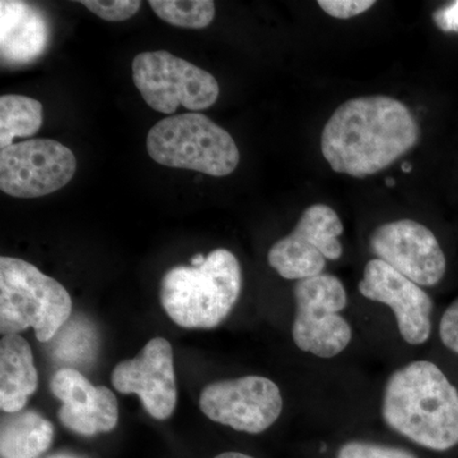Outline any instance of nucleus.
Returning <instances> with one entry per match:
<instances>
[{
    "label": "nucleus",
    "mask_w": 458,
    "mask_h": 458,
    "mask_svg": "<svg viewBox=\"0 0 458 458\" xmlns=\"http://www.w3.org/2000/svg\"><path fill=\"white\" fill-rule=\"evenodd\" d=\"M418 140V123L406 105L367 96L336 108L322 131L321 150L333 171L363 179L393 165Z\"/></svg>",
    "instance_id": "nucleus-1"
},
{
    "label": "nucleus",
    "mask_w": 458,
    "mask_h": 458,
    "mask_svg": "<svg viewBox=\"0 0 458 458\" xmlns=\"http://www.w3.org/2000/svg\"><path fill=\"white\" fill-rule=\"evenodd\" d=\"M382 418L420 447L451 450L458 445L457 388L432 361H411L386 382Z\"/></svg>",
    "instance_id": "nucleus-2"
},
{
    "label": "nucleus",
    "mask_w": 458,
    "mask_h": 458,
    "mask_svg": "<svg viewBox=\"0 0 458 458\" xmlns=\"http://www.w3.org/2000/svg\"><path fill=\"white\" fill-rule=\"evenodd\" d=\"M242 274L236 256L216 249L199 267L180 265L165 274L159 298L174 324L185 328L219 327L237 303Z\"/></svg>",
    "instance_id": "nucleus-3"
},
{
    "label": "nucleus",
    "mask_w": 458,
    "mask_h": 458,
    "mask_svg": "<svg viewBox=\"0 0 458 458\" xmlns=\"http://www.w3.org/2000/svg\"><path fill=\"white\" fill-rule=\"evenodd\" d=\"M72 300L57 280L22 259L0 258V333L35 330L36 339L49 342L68 321Z\"/></svg>",
    "instance_id": "nucleus-4"
},
{
    "label": "nucleus",
    "mask_w": 458,
    "mask_h": 458,
    "mask_svg": "<svg viewBox=\"0 0 458 458\" xmlns=\"http://www.w3.org/2000/svg\"><path fill=\"white\" fill-rule=\"evenodd\" d=\"M148 155L165 167L228 176L240 164V150L231 134L203 114L165 117L147 137Z\"/></svg>",
    "instance_id": "nucleus-5"
},
{
    "label": "nucleus",
    "mask_w": 458,
    "mask_h": 458,
    "mask_svg": "<svg viewBox=\"0 0 458 458\" xmlns=\"http://www.w3.org/2000/svg\"><path fill=\"white\" fill-rule=\"evenodd\" d=\"M132 80L148 106L172 114L180 106L200 111L216 104L219 84L212 74L168 51H147L132 60Z\"/></svg>",
    "instance_id": "nucleus-6"
},
{
    "label": "nucleus",
    "mask_w": 458,
    "mask_h": 458,
    "mask_svg": "<svg viewBox=\"0 0 458 458\" xmlns=\"http://www.w3.org/2000/svg\"><path fill=\"white\" fill-rule=\"evenodd\" d=\"M294 298L292 336L301 351L328 360L348 348L352 331L339 313L348 303L342 280L324 273L298 280Z\"/></svg>",
    "instance_id": "nucleus-7"
},
{
    "label": "nucleus",
    "mask_w": 458,
    "mask_h": 458,
    "mask_svg": "<svg viewBox=\"0 0 458 458\" xmlns=\"http://www.w3.org/2000/svg\"><path fill=\"white\" fill-rule=\"evenodd\" d=\"M77 171V158L64 144L29 140L0 149V189L9 197H47L64 188Z\"/></svg>",
    "instance_id": "nucleus-8"
},
{
    "label": "nucleus",
    "mask_w": 458,
    "mask_h": 458,
    "mask_svg": "<svg viewBox=\"0 0 458 458\" xmlns=\"http://www.w3.org/2000/svg\"><path fill=\"white\" fill-rule=\"evenodd\" d=\"M199 405L216 423L237 432L260 434L278 420L283 397L271 379L245 376L208 385L201 391Z\"/></svg>",
    "instance_id": "nucleus-9"
},
{
    "label": "nucleus",
    "mask_w": 458,
    "mask_h": 458,
    "mask_svg": "<svg viewBox=\"0 0 458 458\" xmlns=\"http://www.w3.org/2000/svg\"><path fill=\"white\" fill-rule=\"evenodd\" d=\"M370 250L379 260L420 286L438 284L447 261L432 231L411 219L388 222L375 229Z\"/></svg>",
    "instance_id": "nucleus-10"
},
{
    "label": "nucleus",
    "mask_w": 458,
    "mask_h": 458,
    "mask_svg": "<svg viewBox=\"0 0 458 458\" xmlns=\"http://www.w3.org/2000/svg\"><path fill=\"white\" fill-rule=\"evenodd\" d=\"M363 297L390 307L396 318L400 335L411 345H421L432 334L433 301L420 285L375 259L364 267L360 283Z\"/></svg>",
    "instance_id": "nucleus-11"
},
{
    "label": "nucleus",
    "mask_w": 458,
    "mask_h": 458,
    "mask_svg": "<svg viewBox=\"0 0 458 458\" xmlns=\"http://www.w3.org/2000/svg\"><path fill=\"white\" fill-rule=\"evenodd\" d=\"M114 390L135 394L144 409L157 420H165L174 414L177 403L174 352L170 342L155 337L132 360L117 364L111 375Z\"/></svg>",
    "instance_id": "nucleus-12"
},
{
    "label": "nucleus",
    "mask_w": 458,
    "mask_h": 458,
    "mask_svg": "<svg viewBox=\"0 0 458 458\" xmlns=\"http://www.w3.org/2000/svg\"><path fill=\"white\" fill-rule=\"evenodd\" d=\"M51 391L62 401L59 420L72 432L84 437L111 432L119 421V405L110 388L93 386L73 369L57 370Z\"/></svg>",
    "instance_id": "nucleus-13"
},
{
    "label": "nucleus",
    "mask_w": 458,
    "mask_h": 458,
    "mask_svg": "<svg viewBox=\"0 0 458 458\" xmlns=\"http://www.w3.org/2000/svg\"><path fill=\"white\" fill-rule=\"evenodd\" d=\"M50 29L41 9L25 2H0V55L2 64H31L44 55Z\"/></svg>",
    "instance_id": "nucleus-14"
},
{
    "label": "nucleus",
    "mask_w": 458,
    "mask_h": 458,
    "mask_svg": "<svg viewBox=\"0 0 458 458\" xmlns=\"http://www.w3.org/2000/svg\"><path fill=\"white\" fill-rule=\"evenodd\" d=\"M38 387L31 346L17 334L0 342V408L7 414L22 411Z\"/></svg>",
    "instance_id": "nucleus-15"
},
{
    "label": "nucleus",
    "mask_w": 458,
    "mask_h": 458,
    "mask_svg": "<svg viewBox=\"0 0 458 458\" xmlns=\"http://www.w3.org/2000/svg\"><path fill=\"white\" fill-rule=\"evenodd\" d=\"M53 441V424L38 412L22 410L2 419V458H38L49 450Z\"/></svg>",
    "instance_id": "nucleus-16"
},
{
    "label": "nucleus",
    "mask_w": 458,
    "mask_h": 458,
    "mask_svg": "<svg viewBox=\"0 0 458 458\" xmlns=\"http://www.w3.org/2000/svg\"><path fill=\"white\" fill-rule=\"evenodd\" d=\"M267 261L280 276L288 280L312 278L322 274L327 267L325 256L294 232L271 246Z\"/></svg>",
    "instance_id": "nucleus-17"
},
{
    "label": "nucleus",
    "mask_w": 458,
    "mask_h": 458,
    "mask_svg": "<svg viewBox=\"0 0 458 458\" xmlns=\"http://www.w3.org/2000/svg\"><path fill=\"white\" fill-rule=\"evenodd\" d=\"M44 107L38 99L21 95L0 98V149L14 144L17 138L38 134L44 122Z\"/></svg>",
    "instance_id": "nucleus-18"
},
{
    "label": "nucleus",
    "mask_w": 458,
    "mask_h": 458,
    "mask_svg": "<svg viewBox=\"0 0 458 458\" xmlns=\"http://www.w3.org/2000/svg\"><path fill=\"white\" fill-rule=\"evenodd\" d=\"M343 231V223L335 210L324 204L307 208L293 229L294 233L309 240L327 260L342 258L343 246L337 237Z\"/></svg>",
    "instance_id": "nucleus-19"
},
{
    "label": "nucleus",
    "mask_w": 458,
    "mask_h": 458,
    "mask_svg": "<svg viewBox=\"0 0 458 458\" xmlns=\"http://www.w3.org/2000/svg\"><path fill=\"white\" fill-rule=\"evenodd\" d=\"M149 5L165 22L181 29H205L216 17L212 0H150Z\"/></svg>",
    "instance_id": "nucleus-20"
},
{
    "label": "nucleus",
    "mask_w": 458,
    "mask_h": 458,
    "mask_svg": "<svg viewBox=\"0 0 458 458\" xmlns=\"http://www.w3.org/2000/svg\"><path fill=\"white\" fill-rule=\"evenodd\" d=\"M80 3L96 16L108 22L129 20L138 13L141 5L140 0H82Z\"/></svg>",
    "instance_id": "nucleus-21"
},
{
    "label": "nucleus",
    "mask_w": 458,
    "mask_h": 458,
    "mask_svg": "<svg viewBox=\"0 0 458 458\" xmlns=\"http://www.w3.org/2000/svg\"><path fill=\"white\" fill-rule=\"evenodd\" d=\"M336 458H418L411 452L377 443L352 441L345 443Z\"/></svg>",
    "instance_id": "nucleus-22"
},
{
    "label": "nucleus",
    "mask_w": 458,
    "mask_h": 458,
    "mask_svg": "<svg viewBox=\"0 0 458 458\" xmlns=\"http://www.w3.org/2000/svg\"><path fill=\"white\" fill-rule=\"evenodd\" d=\"M376 4L372 0H319L318 5L328 14L339 20L357 17Z\"/></svg>",
    "instance_id": "nucleus-23"
},
{
    "label": "nucleus",
    "mask_w": 458,
    "mask_h": 458,
    "mask_svg": "<svg viewBox=\"0 0 458 458\" xmlns=\"http://www.w3.org/2000/svg\"><path fill=\"white\" fill-rule=\"evenodd\" d=\"M439 336L445 348L458 354V298L443 313L439 324Z\"/></svg>",
    "instance_id": "nucleus-24"
},
{
    "label": "nucleus",
    "mask_w": 458,
    "mask_h": 458,
    "mask_svg": "<svg viewBox=\"0 0 458 458\" xmlns=\"http://www.w3.org/2000/svg\"><path fill=\"white\" fill-rule=\"evenodd\" d=\"M433 21L443 32L458 33V0L437 9L433 13Z\"/></svg>",
    "instance_id": "nucleus-25"
},
{
    "label": "nucleus",
    "mask_w": 458,
    "mask_h": 458,
    "mask_svg": "<svg viewBox=\"0 0 458 458\" xmlns=\"http://www.w3.org/2000/svg\"><path fill=\"white\" fill-rule=\"evenodd\" d=\"M214 458H255L249 456V454H240V452H225V454H218Z\"/></svg>",
    "instance_id": "nucleus-26"
},
{
    "label": "nucleus",
    "mask_w": 458,
    "mask_h": 458,
    "mask_svg": "<svg viewBox=\"0 0 458 458\" xmlns=\"http://www.w3.org/2000/svg\"><path fill=\"white\" fill-rule=\"evenodd\" d=\"M205 258H207V256L201 254L194 255L190 259V265H192V267H199V265L203 264Z\"/></svg>",
    "instance_id": "nucleus-27"
},
{
    "label": "nucleus",
    "mask_w": 458,
    "mask_h": 458,
    "mask_svg": "<svg viewBox=\"0 0 458 458\" xmlns=\"http://www.w3.org/2000/svg\"><path fill=\"white\" fill-rule=\"evenodd\" d=\"M47 458H86L78 456V454H69V452H60V454H53V456Z\"/></svg>",
    "instance_id": "nucleus-28"
},
{
    "label": "nucleus",
    "mask_w": 458,
    "mask_h": 458,
    "mask_svg": "<svg viewBox=\"0 0 458 458\" xmlns=\"http://www.w3.org/2000/svg\"><path fill=\"white\" fill-rule=\"evenodd\" d=\"M412 165L409 164V162H405V164L403 165V171L406 172V174H409V172H411Z\"/></svg>",
    "instance_id": "nucleus-29"
},
{
    "label": "nucleus",
    "mask_w": 458,
    "mask_h": 458,
    "mask_svg": "<svg viewBox=\"0 0 458 458\" xmlns=\"http://www.w3.org/2000/svg\"><path fill=\"white\" fill-rule=\"evenodd\" d=\"M386 185H387V186H394V179H387V180H386Z\"/></svg>",
    "instance_id": "nucleus-30"
}]
</instances>
